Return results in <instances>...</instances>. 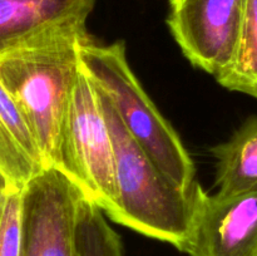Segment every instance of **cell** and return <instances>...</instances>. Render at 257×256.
I'll use <instances>...</instances> for the list:
<instances>
[{
  "mask_svg": "<svg viewBox=\"0 0 257 256\" xmlns=\"http://www.w3.org/2000/svg\"><path fill=\"white\" fill-rule=\"evenodd\" d=\"M217 193L233 196L257 188V117L242 123L226 142L211 148Z\"/></svg>",
  "mask_w": 257,
  "mask_h": 256,
  "instance_id": "30bf717a",
  "label": "cell"
},
{
  "mask_svg": "<svg viewBox=\"0 0 257 256\" xmlns=\"http://www.w3.org/2000/svg\"><path fill=\"white\" fill-rule=\"evenodd\" d=\"M83 191L57 167H48L22 190L20 256H80L77 222Z\"/></svg>",
  "mask_w": 257,
  "mask_h": 256,
  "instance_id": "5b68a950",
  "label": "cell"
},
{
  "mask_svg": "<svg viewBox=\"0 0 257 256\" xmlns=\"http://www.w3.org/2000/svg\"><path fill=\"white\" fill-rule=\"evenodd\" d=\"M48 168L32 128L14 98L0 82V172L10 187L22 191Z\"/></svg>",
  "mask_w": 257,
  "mask_h": 256,
  "instance_id": "9c48e42d",
  "label": "cell"
},
{
  "mask_svg": "<svg viewBox=\"0 0 257 256\" xmlns=\"http://www.w3.org/2000/svg\"><path fill=\"white\" fill-rule=\"evenodd\" d=\"M80 256H123L120 237L105 220L98 205L84 196L77 222Z\"/></svg>",
  "mask_w": 257,
  "mask_h": 256,
  "instance_id": "7c38bea8",
  "label": "cell"
},
{
  "mask_svg": "<svg viewBox=\"0 0 257 256\" xmlns=\"http://www.w3.org/2000/svg\"><path fill=\"white\" fill-rule=\"evenodd\" d=\"M97 0H0V55L85 29Z\"/></svg>",
  "mask_w": 257,
  "mask_h": 256,
  "instance_id": "ba28073f",
  "label": "cell"
},
{
  "mask_svg": "<svg viewBox=\"0 0 257 256\" xmlns=\"http://www.w3.org/2000/svg\"><path fill=\"white\" fill-rule=\"evenodd\" d=\"M22 191L0 185V256H20Z\"/></svg>",
  "mask_w": 257,
  "mask_h": 256,
  "instance_id": "4fadbf2b",
  "label": "cell"
},
{
  "mask_svg": "<svg viewBox=\"0 0 257 256\" xmlns=\"http://www.w3.org/2000/svg\"><path fill=\"white\" fill-rule=\"evenodd\" d=\"M87 28L62 33L0 55V82L24 113L48 167L59 165L60 143L80 73Z\"/></svg>",
  "mask_w": 257,
  "mask_h": 256,
  "instance_id": "6da1fadb",
  "label": "cell"
},
{
  "mask_svg": "<svg viewBox=\"0 0 257 256\" xmlns=\"http://www.w3.org/2000/svg\"><path fill=\"white\" fill-rule=\"evenodd\" d=\"M167 25L186 59L217 78L237 49L243 0H168Z\"/></svg>",
  "mask_w": 257,
  "mask_h": 256,
  "instance_id": "8992f818",
  "label": "cell"
},
{
  "mask_svg": "<svg viewBox=\"0 0 257 256\" xmlns=\"http://www.w3.org/2000/svg\"><path fill=\"white\" fill-rule=\"evenodd\" d=\"M180 251L190 256H257V188L233 196L191 188V217Z\"/></svg>",
  "mask_w": 257,
  "mask_h": 256,
  "instance_id": "52a82bcc",
  "label": "cell"
},
{
  "mask_svg": "<svg viewBox=\"0 0 257 256\" xmlns=\"http://www.w3.org/2000/svg\"><path fill=\"white\" fill-rule=\"evenodd\" d=\"M57 168L103 212L113 207L117 198L114 145L97 88L83 68L68 107Z\"/></svg>",
  "mask_w": 257,
  "mask_h": 256,
  "instance_id": "277c9868",
  "label": "cell"
},
{
  "mask_svg": "<svg viewBox=\"0 0 257 256\" xmlns=\"http://www.w3.org/2000/svg\"><path fill=\"white\" fill-rule=\"evenodd\" d=\"M0 185H8V183H7V181H5V178L3 177L2 172H0Z\"/></svg>",
  "mask_w": 257,
  "mask_h": 256,
  "instance_id": "5bb4252c",
  "label": "cell"
},
{
  "mask_svg": "<svg viewBox=\"0 0 257 256\" xmlns=\"http://www.w3.org/2000/svg\"><path fill=\"white\" fill-rule=\"evenodd\" d=\"M97 90L115 156L117 198L104 215L113 222L180 250L190 225L191 190L182 191L166 177L125 130L104 93Z\"/></svg>",
  "mask_w": 257,
  "mask_h": 256,
  "instance_id": "7a4b0ae2",
  "label": "cell"
},
{
  "mask_svg": "<svg viewBox=\"0 0 257 256\" xmlns=\"http://www.w3.org/2000/svg\"><path fill=\"white\" fill-rule=\"evenodd\" d=\"M216 80L226 89L257 99V0H243L242 25L235 58Z\"/></svg>",
  "mask_w": 257,
  "mask_h": 256,
  "instance_id": "8fae6325",
  "label": "cell"
},
{
  "mask_svg": "<svg viewBox=\"0 0 257 256\" xmlns=\"http://www.w3.org/2000/svg\"><path fill=\"white\" fill-rule=\"evenodd\" d=\"M79 57L83 70L109 99L125 130L166 177L188 192L196 182L195 163L131 69L124 42L98 44L88 37L80 43Z\"/></svg>",
  "mask_w": 257,
  "mask_h": 256,
  "instance_id": "3957f363",
  "label": "cell"
}]
</instances>
